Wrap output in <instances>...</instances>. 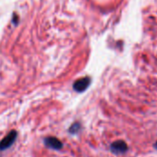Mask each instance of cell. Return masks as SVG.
<instances>
[{"label":"cell","instance_id":"cell-5","mask_svg":"<svg viewBox=\"0 0 157 157\" xmlns=\"http://www.w3.org/2000/svg\"><path fill=\"white\" fill-rule=\"evenodd\" d=\"M80 130H81V124L79 122H75L69 128V132L71 134H76L80 132Z\"/></svg>","mask_w":157,"mask_h":157},{"label":"cell","instance_id":"cell-1","mask_svg":"<svg viewBox=\"0 0 157 157\" xmlns=\"http://www.w3.org/2000/svg\"><path fill=\"white\" fill-rule=\"evenodd\" d=\"M17 136V132L16 131H11L9 133H7L6 137H4L0 141V151H5L10 148L14 144Z\"/></svg>","mask_w":157,"mask_h":157},{"label":"cell","instance_id":"cell-6","mask_svg":"<svg viewBox=\"0 0 157 157\" xmlns=\"http://www.w3.org/2000/svg\"><path fill=\"white\" fill-rule=\"evenodd\" d=\"M155 148H156L157 149V141H156V143L155 144Z\"/></svg>","mask_w":157,"mask_h":157},{"label":"cell","instance_id":"cell-2","mask_svg":"<svg viewBox=\"0 0 157 157\" xmlns=\"http://www.w3.org/2000/svg\"><path fill=\"white\" fill-rule=\"evenodd\" d=\"M110 151L114 155H122L128 151V145L124 141H115L110 145Z\"/></svg>","mask_w":157,"mask_h":157},{"label":"cell","instance_id":"cell-4","mask_svg":"<svg viewBox=\"0 0 157 157\" xmlns=\"http://www.w3.org/2000/svg\"><path fill=\"white\" fill-rule=\"evenodd\" d=\"M44 144L47 147L53 149V150H61L63 148V143L59 139L52 137V136L46 137L44 139Z\"/></svg>","mask_w":157,"mask_h":157},{"label":"cell","instance_id":"cell-3","mask_svg":"<svg viewBox=\"0 0 157 157\" xmlns=\"http://www.w3.org/2000/svg\"><path fill=\"white\" fill-rule=\"evenodd\" d=\"M91 79L89 77H83L78 80H76L74 84V89L76 92H84L90 85Z\"/></svg>","mask_w":157,"mask_h":157}]
</instances>
